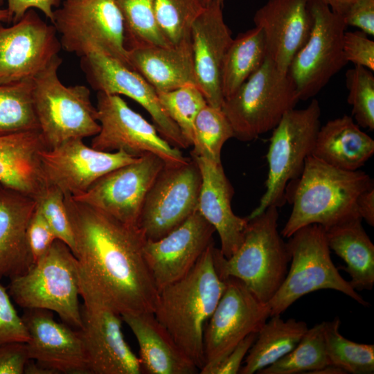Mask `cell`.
Segmentation results:
<instances>
[{
	"instance_id": "obj_36",
	"label": "cell",
	"mask_w": 374,
	"mask_h": 374,
	"mask_svg": "<svg viewBox=\"0 0 374 374\" xmlns=\"http://www.w3.org/2000/svg\"><path fill=\"white\" fill-rule=\"evenodd\" d=\"M123 17L127 49L171 46L160 32L153 0H114Z\"/></svg>"
},
{
	"instance_id": "obj_55",
	"label": "cell",
	"mask_w": 374,
	"mask_h": 374,
	"mask_svg": "<svg viewBox=\"0 0 374 374\" xmlns=\"http://www.w3.org/2000/svg\"><path fill=\"white\" fill-rule=\"evenodd\" d=\"M2 185L0 184V187Z\"/></svg>"
},
{
	"instance_id": "obj_41",
	"label": "cell",
	"mask_w": 374,
	"mask_h": 374,
	"mask_svg": "<svg viewBox=\"0 0 374 374\" xmlns=\"http://www.w3.org/2000/svg\"><path fill=\"white\" fill-rule=\"evenodd\" d=\"M37 206L53 229L57 238L75 250L72 225L64 203V195L57 188L46 185L35 198Z\"/></svg>"
},
{
	"instance_id": "obj_43",
	"label": "cell",
	"mask_w": 374,
	"mask_h": 374,
	"mask_svg": "<svg viewBox=\"0 0 374 374\" xmlns=\"http://www.w3.org/2000/svg\"><path fill=\"white\" fill-rule=\"evenodd\" d=\"M365 33L357 30L344 33L343 51L347 62L374 70V42Z\"/></svg>"
},
{
	"instance_id": "obj_51",
	"label": "cell",
	"mask_w": 374,
	"mask_h": 374,
	"mask_svg": "<svg viewBox=\"0 0 374 374\" xmlns=\"http://www.w3.org/2000/svg\"><path fill=\"white\" fill-rule=\"evenodd\" d=\"M314 373L317 374H346V373L340 367L333 365L328 364L322 368L315 371Z\"/></svg>"
},
{
	"instance_id": "obj_38",
	"label": "cell",
	"mask_w": 374,
	"mask_h": 374,
	"mask_svg": "<svg viewBox=\"0 0 374 374\" xmlns=\"http://www.w3.org/2000/svg\"><path fill=\"white\" fill-rule=\"evenodd\" d=\"M232 137L233 128L222 108L206 104L195 121L191 154L220 163L222 147Z\"/></svg>"
},
{
	"instance_id": "obj_8",
	"label": "cell",
	"mask_w": 374,
	"mask_h": 374,
	"mask_svg": "<svg viewBox=\"0 0 374 374\" xmlns=\"http://www.w3.org/2000/svg\"><path fill=\"white\" fill-rule=\"evenodd\" d=\"M62 61L56 57L33 79L35 109L48 149L71 139L94 136L100 129L89 89L80 84L66 86L60 80Z\"/></svg>"
},
{
	"instance_id": "obj_20",
	"label": "cell",
	"mask_w": 374,
	"mask_h": 374,
	"mask_svg": "<svg viewBox=\"0 0 374 374\" xmlns=\"http://www.w3.org/2000/svg\"><path fill=\"white\" fill-rule=\"evenodd\" d=\"M21 317L29 339L28 355L52 373H91L80 330L57 321L51 311L25 309Z\"/></svg>"
},
{
	"instance_id": "obj_5",
	"label": "cell",
	"mask_w": 374,
	"mask_h": 374,
	"mask_svg": "<svg viewBox=\"0 0 374 374\" xmlns=\"http://www.w3.org/2000/svg\"><path fill=\"white\" fill-rule=\"evenodd\" d=\"M8 293L24 309L55 312L72 328L82 327L79 263L58 239L25 273L10 279Z\"/></svg>"
},
{
	"instance_id": "obj_37",
	"label": "cell",
	"mask_w": 374,
	"mask_h": 374,
	"mask_svg": "<svg viewBox=\"0 0 374 374\" xmlns=\"http://www.w3.org/2000/svg\"><path fill=\"white\" fill-rule=\"evenodd\" d=\"M160 32L174 47L191 46L192 25L204 6L199 0H153Z\"/></svg>"
},
{
	"instance_id": "obj_46",
	"label": "cell",
	"mask_w": 374,
	"mask_h": 374,
	"mask_svg": "<svg viewBox=\"0 0 374 374\" xmlns=\"http://www.w3.org/2000/svg\"><path fill=\"white\" fill-rule=\"evenodd\" d=\"M342 17L346 26L374 35V0H355Z\"/></svg>"
},
{
	"instance_id": "obj_1",
	"label": "cell",
	"mask_w": 374,
	"mask_h": 374,
	"mask_svg": "<svg viewBox=\"0 0 374 374\" xmlns=\"http://www.w3.org/2000/svg\"><path fill=\"white\" fill-rule=\"evenodd\" d=\"M82 276L121 316L155 310L159 290L147 265L139 227L64 195Z\"/></svg>"
},
{
	"instance_id": "obj_33",
	"label": "cell",
	"mask_w": 374,
	"mask_h": 374,
	"mask_svg": "<svg viewBox=\"0 0 374 374\" xmlns=\"http://www.w3.org/2000/svg\"><path fill=\"white\" fill-rule=\"evenodd\" d=\"M33 79L0 84V135L39 130Z\"/></svg>"
},
{
	"instance_id": "obj_11",
	"label": "cell",
	"mask_w": 374,
	"mask_h": 374,
	"mask_svg": "<svg viewBox=\"0 0 374 374\" xmlns=\"http://www.w3.org/2000/svg\"><path fill=\"white\" fill-rule=\"evenodd\" d=\"M80 329L91 374H142L141 362L125 339L121 314L91 287L80 270Z\"/></svg>"
},
{
	"instance_id": "obj_26",
	"label": "cell",
	"mask_w": 374,
	"mask_h": 374,
	"mask_svg": "<svg viewBox=\"0 0 374 374\" xmlns=\"http://www.w3.org/2000/svg\"><path fill=\"white\" fill-rule=\"evenodd\" d=\"M46 149L39 130L0 135V184L35 199L46 186L41 161Z\"/></svg>"
},
{
	"instance_id": "obj_42",
	"label": "cell",
	"mask_w": 374,
	"mask_h": 374,
	"mask_svg": "<svg viewBox=\"0 0 374 374\" xmlns=\"http://www.w3.org/2000/svg\"><path fill=\"white\" fill-rule=\"evenodd\" d=\"M27 328L14 308L9 293L0 285V345L12 342H27Z\"/></svg>"
},
{
	"instance_id": "obj_19",
	"label": "cell",
	"mask_w": 374,
	"mask_h": 374,
	"mask_svg": "<svg viewBox=\"0 0 374 374\" xmlns=\"http://www.w3.org/2000/svg\"><path fill=\"white\" fill-rule=\"evenodd\" d=\"M139 157L123 151L103 152L74 139L41 153L46 185L59 188L64 195L75 197L87 191L110 171L136 161Z\"/></svg>"
},
{
	"instance_id": "obj_7",
	"label": "cell",
	"mask_w": 374,
	"mask_h": 374,
	"mask_svg": "<svg viewBox=\"0 0 374 374\" xmlns=\"http://www.w3.org/2000/svg\"><path fill=\"white\" fill-rule=\"evenodd\" d=\"M299 100L295 84L268 57L230 97L222 109L229 121L234 137L250 141L273 130L283 115Z\"/></svg>"
},
{
	"instance_id": "obj_6",
	"label": "cell",
	"mask_w": 374,
	"mask_h": 374,
	"mask_svg": "<svg viewBox=\"0 0 374 374\" xmlns=\"http://www.w3.org/2000/svg\"><path fill=\"white\" fill-rule=\"evenodd\" d=\"M287 245L291 265L279 289L267 303L270 317L281 314L303 296L320 290L340 292L368 306L334 265L323 226L310 224L299 229L289 238Z\"/></svg>"
},
{
	"instance_id": "obj_27",
	"label": "cell",
	"mask_w": 374,
	"mask_h": 374,
	"mask_svg": "<svg viewBox=\"0 0 374 374\" xmlns=\"http://www.w3.org/2000/svg\"><path fill=\"white\" fill-rule=\"evenodd\" d=\"M122 319L138 342L142 373H197L198 368L177 345L153 312L125 314Z\"/></svg>"
},
{
	"instance_id": "obj_13",
	"label": "cell",
	"mask_w": 374,
	"mask_h": 374,
	"mask_svg": "<svg viewBox=\"0 0 374 374\" xmlns=\"http://www.w3.org/2000/svg\"><path fill=\"white\" fill-rule=\"evenodd\" d=\"M201 185L200 170L193 158L164 165L148 193L139 221L146 240L163 238L197 210Z\"/></svg>"
},
{
	"instance_id": "obj_23",
	"label": "cell",
	"mask_w": 374,
	"mask_h": 374,
	"mask_svg": "<svg viewBox=\"0 0 374 374\" xmlns=\"http://www.w3.org/2000/svg\"><path fill=\"white\" fill-rule=\"evenodd\" d=\"M312 0H267L253 16L264 33L267 57L287 73L298 51L308 41L313 25Z\"/></svg>"
},
{
	"instance_id": "obj_16",
	"label": "cell",
	"mask_w": 374,
	"mask_h": 374,
	"mask_svg": "<svg viewBox=\"0 0 374 374\" xmlns=\"http://www.w3.org/2000/svg\"><path fill=\"white\" fill-rule=\"evenodd\" d=\"M165 164L159 156L144 154L104 175L82 194L71 197L125 224L139 227L145 197Z\"/></svg>"
},
{
	"instance_id": "obj_10",
	"label": "cell",
	"mask_w": 374,
	"mask_h": 374,
	"mask_svg": "<svg viewBox=\"0 0 374 374\" xmlns=\"http://www.w3.org/2000/svg\"><path fill=\"white\" fill-rule=\"evenodd\" d=\"M51 23L67 52L80 57L98 53L131 68L123 17L114 0H64Z\"/></svg>"
},
{
	"instance_id": "obj_12",
	"label": "cell",
	"mask_w": 374,
	"mask_h": 374,
	"mask_svg": "<svg viewBox=\"0 0 374 374\" xmlns=\"http://www.w3.org/2000/svg\"><path fill=\"white\" fill-rule=\"evenodd\" d=\"M313 25L305 45L288 69L300 100L317 95L348 63L343 51L346 24L321 0H312Z\"/></svg>"
},
{
	"instance_id": "obj_35",
	"label": "cell",
	"mask_w": 374,
	"mask_h": 374,
	"mask_svg": "<svg viewBox=\"0 0 374 374\" xmlns=\"http://www.w3.org/2000/svg\"><path fill=\"white\" fill-rule=\"evenodd\" d=\"M340 319L324 321L326 352L331 364L346 373H374V345L352 341L339 332Z\"/></svg>"
},
{
	"instance_id": "obj_25",
	"label": "cell",
	"mask_w": 374,
	"mask_h": 374,
	"mask_svg": "<svg viewBox=\"0 0 374 374\" xmlns=\"http://www.w3.org/2000/svg\"><path fill=\"white\" fill-rule=\"evenodd\" d=\"M36 206L35 198L0 187V280L19 276L33 264L27 229Z\"/></svg>"
},
{
	"instance_id": "obj_18",
	"label": "cell",
	"mask_w": 374,
	"mask_h": 374,
	"mask_svg": "<svg viewBox=\"0 0 374 374\" xmlns=\"http://www.w3.org/2000/svg\"><path fill=\"white\" fill-rule=\"evenodd\" d=\"M80 58L81 69L94 90L132 98L149 113L153 125L170 145L178 149L190 147L161 106L155 89L140 74L120 61L100 53H93Z\"/></svg>"
},
{
	"instance_id": "obj_52",
	"label": "cell",
	"mask_w": 374,
	"mask_h": 374,
	"mask_svg": "<svg viewBox=\"0 0 374 374\" xmlns=\"http://www.w3.org/2000/svg\"><path fill=\"white\" fill-rule=\"evenodd\" d=\"M12 22V17L6 8H0V23Z\"/></svg>"
},
{
	"instance_id": "obj_3",
	"label": "cell",
	"mask_w": 374,
	"mask_h": 374,
	"mask_svg": "<svg viewBox=\"0 0 374 374\" xmlns=\"http://www.w3.org/2000/svg\"><path fill=\"white\" fill-rule=\"evenodd\" d=\"M373 186L371 177L360 170H346L309 156L301 175L287 186L286 199L292 204L280 234L289 238L299 229L319 224L325 229L359 216V195Z\"/></svg>"
},
{
	"instance_id": "obj_54",
	"label": "cell",
	"mask_w": 374,
	"mask_h": 374,
	"mask_svg": "<svg viewBox=\"0 0 374 374\" xmlns=\"http://www.w3.org/2000/svg\"><path fill=\"white\" fill-rule=\"evenodd\" d=\"M66 1H82V0H66Z\"/></svg>"
},
{
	"instance_id": "obj_2",
	"label": "cell",
	"mask_w": 374,
	"mask_h": 374,
	"mask_svg": "<svg viewBox=\"0 0 374 374\" xmlns=\"http://www.w3.org/2000/svg\"><path fill=\"white\" fill-rule=\"evenodd\" d=\"M212 242L193 268L159 291L154 314L199 371L204 364V331L225 289L215 267Z\"/></svg>"
},
{
	"instance_id": "obj_44",
	"label": "cell",
	"mask_w": 374,
	"mask_h": 374,
	"mask_svg": "<svg viewBox=\"0 0 374 374\" xmlns=\"http://www.w3.org/2000/svg\"><path fill=\"white\" fill-rule=\"evenodd\" d=\"M27 239L33 263L41 258L57 239L37 206L28 226Z\"/></svg>"
},
{
	"instance_id": "obj_31",
	"label": "cell",
	"mask_w": 374,
	"mask_h": 374,
	"mask_svg": "<svg viewBox=\"0 0 374 374\" xmlns=\"http://www.w3.org/2000/svg\"><path fill=\"white\" fill-rule=\"evenodd\" d=\"M308 329L304 321L294 319L284 320L280 314L271 316L258 331L239 373H258L272 364L290 353Z\"/></svg>"
},
{
	"instance_id": "obj_15",
	"label": "cell",
	"mask_w": 374,
	"mask_h": 374,
	"mask_svg": "<svg viewBox=\"0 0 374 374\" xmlns=\"http://www.w3.org/2000/svg\"><path fill=\"white\" fill-rule=\"evenodd\" d=\"M204 331V364L208 374L244 337L258 332L270 317L267 303L260 302L240 280L229 277Z\"/></svg>"
},
{
	"instance_id": "obj_32",
	"label": "cell",
	"mask_w": 374,
	"mask_h": 374,
	"mask_svg": "<svg viewBox=\"0 0 374 374\" xmlns=\"http://www.w3.org/2000/svg\"><path fill=\"white\" fill-rule=\"evenodd\" d=\"M267 57L262 30L257 26L233 39L224 59L221 87L224 100L232 96Z\"/></svg>"
},
{
	"instance_id": "obj_21",
	"label": "cell",
	"mask_w": 374,
	"mask_h": 374,
	"mask_svg": "<svg viewBox=\"0 0 374 374\" xmlns=\"http://www.w3.org/2000/svg\"><path fill=\"white\" fill-rule=\"evenodd\" d=\"M215 228L196 210L163 238L146 240L144 256L159 291L181 278L213 242Z\"/></svg>"
},
{
	"instance_id": "obj_53",
	"label": "cell",
	"mask_w": 374,
	"mask_h": 374,
	"mask_svg": "<svg viewBox=\"0 0 374 374\" xmlns=\"http://www.w3.org/2000/svg\"><path fill=\"white\" fill-rule=\"evenodd\" d=\"M199 1H201L204 7L208 6L209 4H211L213 3H220L222 4L224 2V0H199Z\"/></svg>"
},
{
	"instance_id": "obj_22",
	"label": "cell",
	"mask_w": 374,
	"mask_h": 374,
	"mask_svg": "<svg viewBox=\"0 0 374 374\" xmlns=\"http://www.w3.org/2000/svg\"><path fill=\"white\" fill-rule=\"evenodd\" d=\"M222 4L204 7L191 28V46L197 87L208 105L222 108L221 74L226 53L233 40L224 21Z\"/></svg>"
},
{
	"instance_id": "obj_29",
	"label": "cell",
	"mask_w": 374,
	"mask_h": 374,
	"mask_svg": "<svg viewBox=\"0 0 374 374\" xmlns=\"http://www.w3.org/2000/svg\"><path fill=\"white\" fill-rule=\"evenodd\" d=\"M373 154V139L344 115L320 127L312 156L340 169L357 170Z\"/></svg>"
},
{
	"instance_id": "obj_4",
	"label": "cell",
	"mask_w": 374,
	"mask_h": 374,
	"mask_svg": "<svg viewBox=\"0 0 374 374\" xmlns=\"http://www.w3.org/2000/svg\"><path fill=\"white\" fill-rule=\"evenodd\" d=\"M278 212L270 206L248 220L243 241L229 258L214 247L216 270L222 279L242 281L262 303H267L283 282L290 256L278 230Z\"/></svg>"
},
{
	"instance_id": "obj_14",
	"label": "cell",
	"mask_w": 374,
	"mask_h": 374,
	"mask_svg": "<svg viewBox=\"0 0 374 374\" xmlns=\"http://www.w3.org/2000/svg\"><path fill=\"white\" fill-rule=\"evenodd\" d=\"M96 107L100 129L91 140L93 148L103 152L123 151L134 157L152 153L166 164L181 163L189 159L120 96L98 92Z\"/></svg>"
},
{
	"instance_id": "obj_45",
	"label": "cell",
	"mask_w": 374,
	"mask_h": 374,
	"mask_svg": "<svg viewBox=\"0 0 374 374\" xmlns=\"http://www.w3.org/2000/svg\"><path fill=\"white\" fill-rule=\"evenodd\" d=\"M26 342L0 345V374H23L30 362Z\"/></svg>"
},
{
	"instance_id": "obj_49",
	"label": "cell",
	"mask_w": 374,
	"mask_h": 374,
	"mask_svg": "<svg viewBox=\"0 0 374 374\" xmlns=\"http://www.w3.org/2000/svg\"><path fill=\"white\" fill-rule=\"evenodd\" d=\"M357 211L359 217L370 226H374V186L364 190L356 202Z\"/></svg>"
},
{
	"instance_id": "obj_50",
	"label": "cell",
	"mask_w": 374,
	"mask_h": 374,
	"mask_svg": "<svg viewBox=\"0 0 374 374\" xmlns=\"http://www.w3.org/2000/svg\"><path fill=\"white\" fill-rule=\"evenodd\" d=\"M335 13L343 16L355 0H321Z\"/></svg>"
},
{
	"instance_id": "obj_30",
	"label": "cell",
	"mask_w": 374,
	"mask_h": 374,
	"mask_svg": "<svg viewBox=\"0 0 374 374\" xmlns=\"http://www.w3.org/2000/svg\"><path fill=\"white\" fill-rule=\"evenodd\" d=\"M330 249L342 258V267L355 290H371L374 285V245L359 216L348 218L325 229Z\"/></svg>"
},
{
	"instance_id": "obj_40",
	"label": "cell",
	"mask_w": 374,
	"mask_h": 374,
	"mask_svg": "<svg viewBox=\"0 0 374 374\" xmlns=\"http://www.w3.org/2000/svg\"><path fill=\"white\" fill-rule=\"evenodd\" d=\"M348 91V103L357 124L371 131L374 130V75L373 71L356 66L346 73Z\"/></svg>"
},
{
	"instance_id": "obj_24",
	"label": "cell",
	"mask_w": 374,
	"mask_h": 374,
	"mask_svg": "<svg viewBox=\"0 0 374 374\" xmlns=\"http://www.w3.org/2000/svg\"><path fill=\"white\" fill-rule=\"evenodd\" d=\"M202 176L197 210L215 228L219 235L222 255L229 258L241 245L248 223L247 217L236 215L231 208L234 193L222 162L193 156Z\"/></svg>"
},
{
	"instance_id": "obj_47",
	"label": "cell",
	"mask_w": 374,
	"mask_h": 374,
	"mask_svg": "<svg viewBox=\"0 0 374 374\" xmlns=\"http://www.w3.org/2000/svg\"><path fill=\"white\" fill-rule=\"evenodd\" d=\"M258 332H252L241 340L208 374L239 373L242 361L254 343Z\"/></svg>"
},
{
	"instance_id": "obj_28",
	"label": "cell",
	"mask_w": 374,
	"mask_h": 374,
	"mask_svg": "<svg viewBox=\"0 0 374 374\" xmlns=\"http://www.w3.org/2000/svg\"><path fill=\"white\" fill-rule=\"evenodd\" d=\"M132 69L140 74L157 92L187 85L197 86L192 46H145L128 49Z\"/></svg>"
},
{
	"instance_id": "obj_17",
	"label": "cell",
	"mask_w": 374,
	"mask_h": 374,
	"mask_svg": "<svg viewBox=\"0 0 374 374\" xmlns=\"http://www.w3.org/2000/svg\"><path fill=\"white\" fill-rule=\"evenodd\" d=\"M62 48L53 24L28 10L13 25L0 23V84L34 79Z\"/></svg>"
},
{
	"instance_id": "obj_48",
	"label": "cell",
	"mask_w": 374,
	"mask_h": 374,
	"mask_svg": "<svg viewBox=\"0 0 374 374\" xmlns=\"http://www.w3.org/2000/svg\"><path fill=\"white\" fill-rule=\"evenodd\" d=\"M6 1L7 10L11 17L12 22L18 21L30 9L40 10L51 22L54 10L60 6L61 0H0V5Z\"/></svg>"
},
{
	"instance_id": "obj_9",
	"label": "cell",
	"mask_w": 374,
	"mask_h": 374,
	"mask_svg": "<svg viewBox=\"0 0 374 374\" xmlns=\"http://www.w3.org/2000/svg\"><path fill=\"white\" fill-rule=\"evenodd\" d=\"M321 114L318 100L312 99L305 108L287 111L273 129L267 154L269 172L265 191L247 220L270 206L284 204L287 185L301 175L306 159L312 155L321 127Z\"/></svg>"
},
{
	"instance_id": "obj_39",
	"label": "cell",
	"mask_w": 374,
	"mask_h": 374,
	"mask_svg": "<svg viewBox=\"0 0 374 374\" xmlns=\"http://www.w3.org/2000/svg\"><path fill=\"white\" fill-rule=\"evenodd\" d=\"M157 94L163 109L177 125L189 146H192L195 121L208 104L202 92L196 85H187Z\"/></svg>"
},
{
	"instance_id": "obj_34",
	"label": "cell",
	"mask_w": 374,
	"mask_h": 374,
	"mask_svg": "<svg viewBox=\"0 0 374 374\" xmlns=\"http://www.w3.org/2000/svg\"><path fill=\"white\" fill-rule=\"evenodd\" d=\"M328 364H331L326 352L323 321L308 328L290 353L258 373H314Z\"/></svg>"
}]
</instances>
